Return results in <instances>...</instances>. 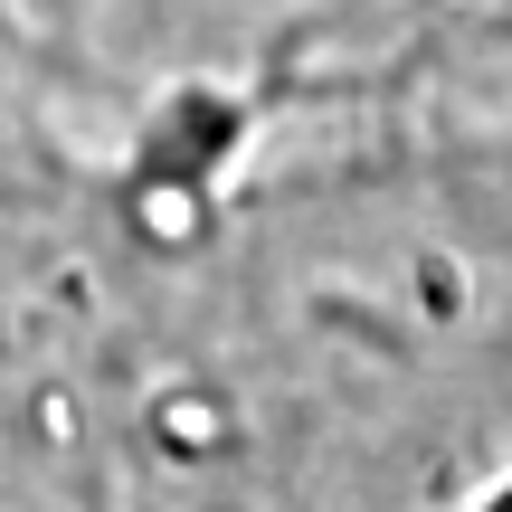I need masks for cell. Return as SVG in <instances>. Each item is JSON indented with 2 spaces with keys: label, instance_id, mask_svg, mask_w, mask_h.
I'll return each mask as SVG.
<instances>
[{
  "label": "cell",
  "instance_id": "1",
  "mask_svg": "<svg viewBox=\"0 0 512 512\" xmlns=\"http://www.w3.org/2000/svg\"><path fill=\"white\" fill-rule=\"evenodd\" d=\"M484 512H512V494H503V503H484Z\"/></svg>",
  "mask_w": 512,
  "mask_h": 512
}]
</instances>
